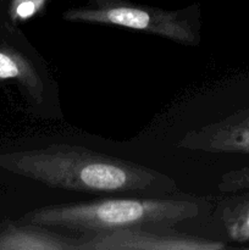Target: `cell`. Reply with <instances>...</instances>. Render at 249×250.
<instances>
[{"mask_svg":"<svg viewBox=\"0 0 249 250\" xmlns=\"http://www.w3.org/2000/svg\"><path fill=\"white\" fill-rule=\"evenodd\" d=\"M0 167L51 188L82 193H171L168 176L84 146L50 144L0 155Z\"/></svg>","mask_w":249,"mask_h":250,"instance_id":"1","label":"cell"},{"mask_svg":"<svg viewBox=\"0 0 249 250\" xmlns=\"http://www.w3.org/2000/svg\"><path fill=\"white\" fill-rule=\"evenodd\" d=\"M198 214V204L189 200L114 198L46 205L24 214L20 224L95 233L134 226H171Z\"/></svg>","mask_w":249,"mask_h":250,"instance_id":"2","label":"cell"},{"mask_svg":"<svg viewBox=\"0 0 249 250\" xmlns=\"http://www.w3.org/2000/svg\"><path fill=\"white\" fill-rule=\"evenodd\" d=\"M194 9L167 11L127 0H88L87 6L71 7L62 12V20L124 27L155 34L185 45H197L200 39L199 21L198 14H193Z\"/></svg>","mask_w":249,"mask_h":250,"instance_id":"3","label":"cell"},{"mask_svg":"<svg viewBox=\"0 0 249 250\" xmlns=\"http://www.w3.org/2000/svg\"><path fill=\"white\" fill-rule=\"evenodd\" d=\"M225 244L186 233L150 231L146 226L80 233L77 250H220Z\"/></svg>","mask_w":249,"mask_h":250,"instance_id":"4","label":"cell"},{"mask_svg":"<svg viewBox=\"0 0 249 250\" xmlns=\"http://www.w3.org/2000/svg\"><path fill=\"white\" fill-rule=\"evenodd\" d=\"M176 146L207 153L249 154V109L189 132Z\"/></svg>","mask_w":249,"mask_h":250,"instance_id":"5","label":"cell"},{"mask_svg":"<svg viewBox=\"0 0 249 250\" xmlns=\"http://www.w3.org/2000/svg\"><path fill=\"white\" fill-rule=\"evenodd\" d=\"M78 243L80 236L41 225H7L0 231V250H77Z\"/></svg>","mask_w":249,"mask_h":250,"instance_id":"6","label":"cell"},{"mask_svg":"<svg viewBox=\"0 0 249 250\" xmlns=\"http://www.w3.org/2000/svg\"><path fill=\"white\" fill-rule=\"evenodd\" d=\"M5 80L17 81L32 100L42 102L44 85L33 63L16 49L0 45V81Z\"/></svg>","mask_w":249,"mask_h":250,"instance_id":"7","label":"cell"},{"mask_svg":"<svg viewBox=\"0 0 249 250\" xmlns=\"http://www.w3.org/2000/svg\"><path fill=\"white\" fill-rule=\"evenodd\" d=\"M222 219L232 241L239 243L249 242V194L238 198L225 208Z\"/></svg>","mask_w":249,"mask_h":250,"instance_id":"8","label":"cell"},{"mask_svg":"<svg viewBox=\"0 0 249 250\" xmlns=\"http://www.w3.org/2000/svg\"><path fill=\"white\" fill-rule=\"evenodd\" d=\"M48 0H11L9 15L14 22H21L36 16Z\"/></svg>","mask_w":249,"mask_h":250,"instance_id":"9","label":"cell"}]
</instances>
